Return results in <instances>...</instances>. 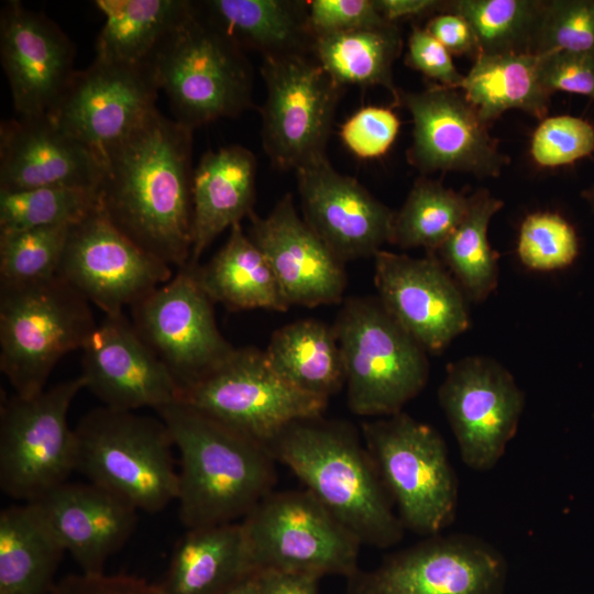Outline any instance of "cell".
<instances>
[{"instance_id":"ab89813d","label":"cell","mask_w":594,"mask_h":594,"mask_svg":"<svg viewBox=\"0 0 594 594\" xmlns=\"http://www.w3.org/2000/svg\"><path fill=\"white\" fill-rule=\"evenodd\" d=\"M520 263L536 272L569 267L579 254L573 226L551 211L528 215L520 224L517 248Z\"/></svg>"},{"instance_id":"7bdbcfd3","label":"cell","mask_w":594,"mask_h":594,"mask_svg":"<svg viewBox=\"0 0 594 594\" xmlns=\"http://www.w3.org/2000/svg\"><path fill=\"white\" fill-rule=\"evenodd\" d=\"M399 128L400 121L392 108L365 106L342 123L339 134L353 155L371 160L388 152Z\"/></svg>"},{"instance_id":"9a60e30c","label":"cell","mask_w":594,"mask_h":594,"mask_svg":"<svg viewBox=\"0 0 594 594\" xmlns=\"http://www.w3.org/2000/svg\"><path fill=\"white\" fill-rule=\"evenodd\" d=\"M504 556L469 534H440L389 556L376 570L351 575L349 594H497Z\"/></svg>"},{"instance_id":"8d00e7d4","label":"cell","mask_w":594,"mask_h":594,"mask_svg":"<svg viewBox=\"0 0 594 594\" xmlns=\"http://www.w3.org/2000/svg\"><path fill=\"white\" fill-rule=\"evenodd\" d=\"M546 0H452L443 11L472 26L481 54H531Z\"/></svg>"},{"instance_id":"f5cc1de1","label":"cell","mask_w":594,"mask_h":594,"mask_svg":"<svg viewBox=\"0 0 594 594\" xmlns=\"http://www.w3.org/2000/svg\"><path fill=\"white\" fill-rule=\"evenodd\" d=\"M582 196L588 202V205L591 206V208L594 211V184L591 187H588L587 189H585L583 191Z\"/></svg>"},{"instance_id":"b9f144b4","label":"cell","mask_w":594,"mask_h":594,"mask_svg":"<svg viewBox=\"0 0 594 594\" xmlns=\"http://www.w3.org/2000/svg\"><path fill=\"white\" fill-rule=\"evenodd\" d=\"M594 152V127L573 116L546 117L535 130L530 154L542 167L572 164Z\"/></svg>"},{"instance_id":"f1b7e54d","label":"cell","mask_w":594,"mask_h":594,"mask_svg":"<svg viewBox=\"0 0 594 594\" xmlns=\"http://www.w3.org/2000/svg\"><path fill=\"white\" fill-rule=\"evenodd\" d=\"M196 276L209 298L230 310L289 308L266 257L241 223L230 228L227 242L208 263L196 266Z\"/></svg>"},{"instance_id":"83f0119b","label":"cell","mask_w":594,"mask_h":594,"mask_svg":"<svg viewBox=\"0 0 594 594\" xmlns=\"http://www.w3.org/2000/svg\"><path fill=\"white\" fill-rule=\"evenodd\" d=\"M201 11L243 50L263 56L307 54L314 34L308 24L307 1L208 0Z\"/></svg>"},{"instance_id":"44dd1931","label":"cell","mask_w":594,"mask_h":594,"mask_svg":"<svg viewBox=\"0 0 594 594\" xmlns=\"http://www.w3.org/2000/svg\"><path fill=\"white\" fill-rule=\"evenodd\" d=\"M81 350L86 388L106 407L157 410L180 397L167 366L123 312L105 316Z\"/></svg>"},{"instance_id":"ba28073f","label":"cell","mask_w":594,"mask_h":594,"mask_svg":"<svg viewBox=\"0 0 594 594\" xmlns=\"http://www.w3.org/2000/svg\"><path fill=\"white\" fill-rule=\"evenodd\" d=\"M362 436L405 529L430 537L453 522L459 482L437 429L400 411L363 422Z\"/></svg>"},{"instance_id":"7c38bea8","label":"cell","mask_w":594,"mask_h":594,"mask_svg":"<svg viewBox=\"0 0 594 594\" xmlns=\"http://www.w3.org/2000/svg\"><path fill=\"white\" fill-rule=\"evenodd\" d=\"M179 400L265 444L295 421L321 417L329 402L289 384L254 346L235 348Z\"/></svg>"},{"instance_id":"74e56055","label":"cell","mask_w":594,"mask_h":594,"mask_svg":"<svg viewBox=\"0 0 594 594\" xmlns=\"http://www.w3.org/2000/svg\"><path fill=\"white\" fill-rule=\"evenodd\" d=\"M98 207V190L38 187L0 190V233L75 224Z\"/></svg>"},{"instance_id":"681fc988","label":"cell","mask_w":594,"mask_h":594,"mask_svg":"<svg viewBox=\"0 0 594 594\" xmlns=\"http://www.w3.org/2000/svg\"><path fill=\"white\" fill-rule=\"evenodd\" d=\"M317 579L307 573L258 572L262 594H316Z\"/></svg>"},{"instance_id":"8992f818","label":"cell","mask_w":594,"mask_h":594,"mask_svg":"<svg viewBox=\"0 0 594 594\" xmlns=\"http://www.w3.org/2000/svg\"><path fill=\"white\" fill-rule=\"evenodd\" d=\"M90 302L61 276L0 284V370L14 394L45 389L57 362L95 329Z\"/></svg>"},{"instance_id":"7dc6e473","label":"cell","mask_w":594,"mask_h":594,"mask_svg":"<svg viewBox=\"0 0 594 594\" xmlns=\"http://www.w3.org/2000/svg\"><path fill=\"white\" fill-rule=\"evenodd\" d=\"M51 594H161L157 584L127 574H72L58 581Z\"/></svg>"},{"instance_id":"8fae6325","label":"cell","mask_w":594,"mask_h":594,"mask_svg":"<svg viewBox=\"0 0 594 594\" xmlns=\"http://www.w3.org/2000/svg\"><path fill=\"white\" fill-rule=\"evenodd\" d=\"M261 74L266 88L261 139L271 164L296 172L327 157L344 87L307 54L263 56Z\"/></svg>"},{"instance_id":"30bf717a","label":"cell","mask_w":594,"mask_h":594,"mask_svg":"<svg viewBox=\"0 0 594 594\" xmlns=\"http://www.w3.org/2000/svg\"><path fill=\"white\" fill-rule=\"evenodd\" d=\"M241 522L257 573L358 571L361 542L306 490L272 492Z\"/></svg>"},{"instance_id":"1f68e13d","label":"cell","mask_w":594,"mask_h":594,"mask_svg":"<svg viewBox=\"0 0 594 594\" xmlns=\"http://www.w3.org/2000/svg\"><path fill=\"white\" fill-rule=\"evenodd\" d=\"M273 369L296 388L324 399L345 386L342 352L332 327L301 319L277 329L264 351Z\"/></svg>"},{"instance_id":"f907efd6","label":"cell","mask_w":594,"mask_h":594,"mask_svg":"<svg viewBox=\"0 0 594 594\" xmlns=\"http://www.w3.org/2000/svg\"><path fill=\"white\" fill-rule=\"evenodd\" d=\"M381 15L391 23L442 12L447 1L438 0H374Z\"/></svg>"},{"instance_id":"4fadbf2b","label":"cell","mask_w":594,"mask_h":594,"mask_svg":"<svg viewBox=\"0 0 594 594\" xmlns=\"http://www.w3.org/2000/svg\"><path fill=\"white\" fill-rule=\"evenodd\" d=\"M196 266L178 268L168 282L131 307L134 328L167 366L180 394L235 349L217 326L213 301L201 288Z\"/></svg>"},{"instance_id":"52a82bcc","label":"cell","mask_w":594,"mask_h":594,"mask_svg":"<svg viewBox=\"0 0 594 594\" xmlns=\"http://www.w3.org/2000/svg\"><path fill=\"white\" fill-rule=\"evenodd\" d=\"M333 329L342 352L346 402L359 416H391L415 398L429 378L427 351L378 298L344 300Z\"/></svg>"},{"instance_id":"d6a6232c","label":"cell","mask_w":594,"mask_h":594,"mask_svg":"<svg viewBox=\"0 0 594 594\" xmlns=\"http://www.w3.org/2000/svg\"><path fill=\"white\" fill-rule=\"evenodd\" d=\"M403 48L397 24L315 35L314 59L340 86H381L399 106L400 91L393 80V65Z\"/></svg>"},{"instance_id":"e575fe53","label":"cell","mask_w":594,"mask_h":594,"mask_svg":"<svg viewBox=\"0 0 594 594\" xmlns=\"http://www.w3.org/2000/svg\"><path fill=\"white\" fill-rule=\"evenodd\" d=\"M503 201L481 188L469 196V209L457 229L433 253L453 276L465 297L485 300L498 284V254L487 239L488 224Z\"/></svg>"},{"instance_id":"816d5d0a","label":"cell","mask_w":594,"mask_h":594,"mask_svg":"<svg viewBox=\"0 0 594 594\" xmlns=\"http://www.w3.org/2000/svg\"><path fill=\"white\" fill-rule=\"evenodd\" d=\"M219 594H262L258 573H253Z\"/></svg>"},{"instance_id":"c3c4849f","label":"cell","mask_w":594,"mask_h":594,"mask_svg":"<svg viewBox=\"0 0 594 594\" xmlns=\"http://www.w3.org/2000/svg\"><path fill=\"white\" fill-rule=\"evenodd\" d=\"M425 29L438 40L451 55H465L473 59H476L481 55L472 26L458 13L451 11L439 12L429 19Z\"/></svg>"},{"instance_id":"7402d4cb","label":"cell","mask_w":594,"mask_h":594,"mask_svg":"<svg viewBox=\"0 0 594 594\" xmlns=\"http://www.w3.org/2000/svg\"><path fill=\"white\" fill-rule=\"evenodd\" d=\"M0 59L19 117L47 114L76 73L75 50L65 32L16 0L1 8Z\"/></svg>"},{"instance_id":"ee69618b","label":"cell","mask_w":594,"mask_h":594,"mask_svg":"<svg viewBox=\"0 0 594 594\" xmlns=\"http://www.w3.org/2000/svg\"><path fill=\"white\" fill-rule=\"evenodd\" d=\"M537 56L540 81L550 95L564 91L594 100V53L559 51Z\"/></svg>"},{"instance_id":"603a6c76","label":"cell","mask_w":594,"mask_h":594,"mask_svg":"<svg viewBox=\"0 0 594 594\" xmlns=\"http://www.w3.org/2000/svg\"><path fill=\"white\" fill-rule=\"evenodd\" d=\"M249 237L266 257L288 306L317 307L342 301L344 263L298 215L293 196L271 212L250 217Z\"/></svg>"},{"instance_id":"5bb4252c","label":"cell","mask_w":594,"mask_h":594,"mask_svg":"<svg viewBox=\"0 0 594 594\" xmlns=\"http://www.w3.org/2000/svg\"><path fill=\"white\" fill-rule=\"evenodd\" d=\"M439 404L472 470H492L515 437L525 394L512 373L495 359L465 356L447 366Z\"/></svg>"},{"instance_id":"60d3db41","label":"cell","mask_w":594,"mask_h":594,"mask_svg":"<svg viewBox=\"0 0 594 594\" xmlns=\"http://www.w3.org/2000/svg\"><path fill=\"white\" fill-rule=\"evenodd\" d=\"M594 53V0H546L531 54Z\"/></svg>"},{"instance_id":"f35d334b","label":"cell","mask_w":594,"mask_h":594,"mask_svg":"<svg viewBox=\"0 0 594 594\" xmlns=\"http://www.w3.org/2000/svg\"><path fill=\"white\" fill-rule=\"evenodd\" d=\"M73 226L0 233V284H26L57 276Z\"/></svg>"},{"instance_id":"2e32d148","label":"cell","mask_w":594,"mask_h":594,"mask_svg":"<svg viewBox=\"0 0 594 594\" xmlns=\"http://www.w3.org/2000/svg\"><path fill=\"white\" fill-rule=\"evenodd\" d=\"M57 275L105 316L122 314L174 276L172 266L136 245L99 207L72 227Z\"/></svg>"},{"instance_id":"ffe728a7","label":"cell","mask_w":594,"mask_h":594,"mask_svg":"<svg viewBox=\"0 0 594 594\" xmlns=\"http://www.w3.org/2000/svg\"><path fill=\"white\" fill-rule=\"evenodd\" d=\"M302 219L343 263L374 257L391 243L395 211L328 157L296 170Z\"/></svg>"},{"instance_id":"7a4b0ae2","label":"cell","mask_w":594,"mask_h":594,"mask_svg":"<svg viewBox=\"0 0 594 594\" xmlns=\"http://www.w3.org/2000/svg\"><path fill=\"white\" fill-rule=\"evenodd\" d=\"M179 453L178 518L187 529L234 522L273 492L268 447L176 400L156 410Z\"/></svg>"},{"instance_id":"f546056e","label":"cell","mask_w":594,"mask_h":594,"mask_svg":"<svg viewBox=\"0 0 594 594\" xmlns=\"http://www.w3.org/2000/svg\"><path fill=\"white\" fill-rule=\"evenodd\" d=\"M65 550L30 503L0 513V594H51Z\"/></svg>"},{"instance_id":"6da1fadb","label":"cell","mask_w":594,"mask_h":594,"mask_svg":"<svg viewBox=\"0 0 594 594\" xmlns=\"http://www.w3.org/2000/svg\"><path fill=\"white\" fill-rule=\"evenodd\" d=\"M193 130L156 109L103 158L98 207L124 235L169 266L193 245Z\"/></svg>"},{"instance_id":"3957f363","label":"cell","mask_w":594,"mask_h":594,"mask_svg":"<svg viewBox=\"0 0 594 594\" xmlns=\"http://www.w3.org/2000/svg\"><path fill=\"white\" fill-rule=\"evenodd\" d=\"M362 546L389 548L405 527L355 429L321 417L295 421L266 444Z\"/></svg>"},{"instance_id":"f6af8a7d","label":"cell","mask_w":594,"mask_h":594,"mask_svg":"<svg viewBox=\"0 0 594 594\" xmlns=\"http://www.w3.org/2000/svg\"><path fill=\"white\" fill-rule=\"evenodd\" d=\"M309 28L315 35L389 24L374 0L307 1Z\"/></svg>"},{"instance_id":"9c48e42d","label":"cell","mask_w":594,"mask_h":594,"mask_svg":"<svg viewBox=\"0 0 594 594\" xmlns=\"http://www.w3.org/2000/svg\"><path fill=\"white\" fill-rule=\"evenodd\" d=\"M81 375L31 397L13 393L0 409V487L30 503L67 482L76 471L75 431L68 425Z\"/></svg>"},{"instance_id":"4316f807","label":"cell","mask_w":594,"mask_h":594,"mask_svg":"<svg viewBox=\"0 0 594 594\" xmlns=\"http://www.w3.org/2000/svg\"><path fill=\"white\" fill-rule=\"evenodd\" d=\"M257 573L242 522L187 529L174 548L161 594H219Z\"/></svg>"},{"instance_id":"277c9868","label":"cell","mask_w":594,"mask_h":594,"mask_svg":"<svg viewBox=\"0 0 594 594\" xmlns=\"http://www.w3.org/2000/svg\"><path fill=\"white\" fill-rule=\"evenodd\" d=\"M148 67L174 120L195 130L253 107V70L243 48L191 1Z\"/></svg>"},{"instance_id":"484cf974","label":"cell","mask_w":594,"mask_h":594,"mask_svg":"<svg viewBox=\"0 0 594 594\" xmlns=\"http://www.w3.org/2000/svg\"><path fill=\"white\" fill-rule=\"evenodd\" d=\"M256 158L238 144L206 152L193 173V245L188 264L226 229L254 211Z\"/></svg>"},{"instance_id":"4dcf8cb0","label":"cell","mask_w":594,"mask_h":594,"mask_svg":"<svg viewBox=\"0 0 594 594\" xmlns=\"http://www.w3.org/2000/svg\"><path fill=\"white\" fill-rule=\"evenodd\" d=\"M188 0H96L105 23L96 40V61L135 67L148 64Z\"/></svg>"},{"instance_id":"d590c367","label":"cell","mask_w":594,"mask_h":594,"mask_svg":"<svg viewBox=\"0 0 594 594\" xmlns=\"http://www.w3.org/2000/svg\"><path fill=\"white\" fill-rule=\"evenodd\" d=\"M469 196L421 176L404 205L395 212L391 244L402 249L424 248L435 253L465 217Z\"/></svg>"},{"instance_id":"5b68a950","label":"cell","mask_w":594,"mask_h":594,"mask_svg":"<svg viewBox=\"0 0 594 594\" xmlns=\"http://www.w3.org/2000/svg\"><path fill=\"white\" fill-rule=\"evenodd\" d=\"M76 471L138 510L158 513L176 501L174 442L161 418L106 406L78 422Z\"/></svg>"},{"instance_id":"d6986e66","label":"cell","mask_w":594,"mask_h":594,"mask_svg":"<svg viewBox=\"0 0 594 594\" xmlns=\"http://www.w3.org/2000/svg\"><path fill=\"white\" fill-rule=\"evenodd\" d=\"M373 258L378 300L427 352L441 353L468 330L466 297L436 254L382 250Z\"/></svg>"},{"instance_id":"e0dca14e","label":"cell","mask_w":594,"mask_h":594,"mask_svg":"<svg viewBox=\"0 0 594 594\" xmlns=\"http://www.w3.org/2000/svg\"><path fill=\"white\" fill-rule=\"evenodd\" d=\"M158 90L150 67L94 59L76 70L47 116L103 161L157 109Z\"/></svg>"},{"instance_id":"d4e9b609","label":"cell","mask_w":594,"mask_h":594,"mask_svg":"<svg viewBox=\"0 0 594 594\" xmlns=\"http://www.w3.org/2000/svg\"><path fill=\"white\" fill-rule=\"evenodd\" d=\"M105 164L51 118L18 117L0 124V190L76 187L98 190Z\"/></svg>"},{"instance_id":"bcb514c9","label":"cell","mask_w":594,"mask_h":594,"mask_svg":"<svg viewBox=\"0 0 594 594\" xmlns=\"http://www.w3.org/2000/svg\"><path fill=\"white\" fill-rule=\"evenodd\" d=\"M405 63L440 86L460 89L464 75L452 61L450 52L425 28L414 26L407 43Z\"/></svg>"},{"instance_id":"836d02e7","label":"cell","mask_w":594,"mask_h":594,"mask_svg":"<svg viewBox=\"0 0 594 594\" xmlns=\"http://www.w3.org/2000/svg\"><path fill=\"white\" fill-rule=\"evenodd\" d=\"M460 90L487 125L513 109L544 119L551 97L540 81L534 54H481Z\"/></svg>"},{"instance_id":"cb8c5ba5","label":"cell","mask_w":594,"mask_h":594,"mask_svg":"<svg viewBox=\"0 0 594 594\" xmlns=\"http://www.w3.org/2000/svg\"><path fill=\"white\" fill-rule=\"evenodd\" d=\"M30 504L85 574L103 573L136 528L139 510L90 482H64Z\"/></svg>"},{"instance_id":"ac0fdd59","label":"cell","mask_w":594,"mask_h":594,"mask_svg":"<svg viewBox=\"0 0 594 594\" xmlns=\"http://www.w3.org/2000/svg\"><path fill=\"white\" fill-rule=\"evenodd\" d=\"M399 106L413 119L407 160L424 176L455 172L497 177L510 162L460 89L438 84L400 91Z\"/></svg>"}]
</instances>
